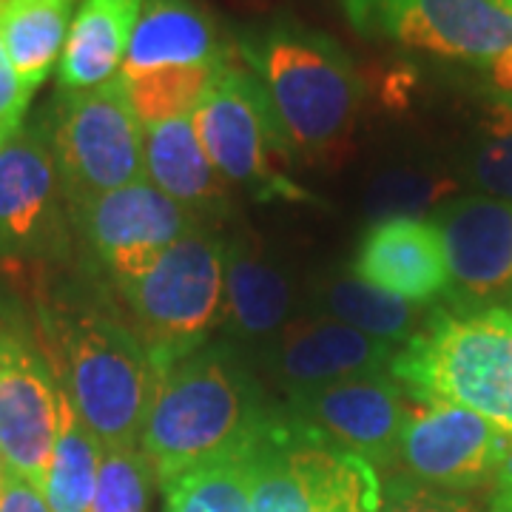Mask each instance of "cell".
Instances as JSON below:
<instances>
[{"label": "cell", "mask_w": 512, "mask_h": 512, "mask_svg": "<svg viewBox=\"0 0 512 512\" xmlns=\"http://www.w3.org/2000/svg\"><path fill=\"white\" fill-rule=\"evenodd\" d=\"M80 276L43 302V350L97 441L140 447L160 370L109 285L92 271Z\"/></svg>", "instance_id": "cell-1"}, {"label": "cell", "mask_w": 512, "mask_h": 512, "mask_svg": "<svg viewBox=\"0 0 512 512\" xmlns=\"http://www.w3.org/2000/svg\"><path fill=\"white\" fill-rule=\"evenodd\" d=\"M276 410L251 359L228 339L165 367L148 404L140 450L160 484L245 456Z\"/></svg>", "instance_id": "cell-2"}, {"label": "cell", "mask_w": 512, "mask_h": 512, "mask_svg": "<svg viewBox=\"0 0 512 512\" xmlns=\"http://www.w3.org/2000/svg\"><path fill=\"white\" fill-rule=\"evenodd\" d=\"M237 55L265 89L293 154H336L359 114L362 83L348 52L299 20H268L239 37Z\"/></svg>", "instance_id": "cell-3"}, {"label": "cell", "mask_w": 512, "mask_h": 512, "mask_svg": "<svg viewBox=\"0 0 512 512\" xmlns=\"http://www.w3.org/2000/svg\"><path fill=\"white\" fill-rule=\"evenodd\" d=\"M390 376L416 399L470 407L512 433V313L436 305L396 353Z\"/></svg>", "instance_id": "cell-4"}, {"label": "cell", "mask_w": 512, "mask_h": 512, "mask_svg": "<svg viewBox=\"0 0 512 512\" xmlns=\"http://www.w3.org/2000/svg\"><path fill=\"white\" fill-rule=\"evenodd\" d=\"M222 251L225 239L217 231L194 228L146 274L114 288L160 373L208 345L211 333L222 328Z\"/></svg>", "instance_id": "cell-5"}, {"label": "cell", "mask_w": 512, "mask_h": 512, "mask_svg": "<svg viewBox=\"0 0 512 512\" xmlns=\"http://www.w3.org/2000/svg\"><path fill=\"white\" fill-rule=\"evenodd\" d=\"M254 512H379L382 476L276 410L248 450Z\"/></svg>", "instance_id": "cell-6"}, {"label": "cell", "mask_w": 512, "mask_h": 512, "mask_svg": "<svg viewBox=\"0 0 512 512\" xmlns=\"http://www.w3.org/2000/svg\"><path fill=\"white\" fill-rule=\"evenodd\" d=\"M69 205L146 180V128L123 77L83 92H60L40 114Z\"/></svg>", "instance_id": "cell-7"}, {"label": "cell", "mask_w": 512, "mask_h": 512, "mask_svg": "<svg viewBox=\"0 0 512 512\" xmlns=\"http://www.w3.org/2000/svg\"><path fill=\"white\" fill-rule=\"evenodd\" d=\"M191 117L208 160L225 183L254 200H311L285 174L293 148L268 94L245 66L228 60Z\"/></svg>", "instance_id": "cell-8"}, {"label": "cell", "mask_w": 512, "mask_h": 512, "mask_svg": "<svg viewBox=\"0 0 512 512\" xmlns=\"http://www.w3.org/2000/svg\"><path fill=\"white\" fill-rule=\"evenodd\" d=\"M74 242L111 291L143 276L185 234L200 228L183 205L148 180L69 205Z\"/></svg>", "instance_id": "cell-9"}, {"label": "cell", "mask_w": 512, "mask_h": 512, "mask_svg": "<svg viewBox=\"0 0 512 512\" xmlns=\"http://www.w3.org/2000/svg\"><path fill=\"white\" fill-rule=\"evenodd\" d=\"M74 251L69 202L46 131L23 123L0 143V262L63 265Z\"/></svg>", "instance_id": "cell-10"}, {"label": "cell", "mask_w": 512, "mask_h": 512, "mask_svg": "<svg viewBox=\"0 0 512 512\" xmlns=\"http://www.w3.org/2000/svg\"><path fill=\"white\" fill-rule=\"evenodd\" d=\"M512 444V433L470 407L416 399L404 424L396 470L427 487L476 495L490 487Z\"/></svg>", "instance_id": "cell-11"}, {"label": "cell", "mask_w": 512, "mask_h": 512, "mask_svg": "<svg viewBox=\"0 0 512 512\" xmlns=\"http://www.w3.org/2000/svg\"><path fill=\"white\" fill-rule=\"evenodd\" d=\"M370 37L430 55L490 63L512 49V0H342Z\"/></svg>", "instance_id": "cell-12"}, {"label": "cell", "mask_w": 512, "mask_h": 512, "mask_svg": "<svg viewBox=\"0 0 512 512\" xmlns=\"http://www.w3.org/2000/svg\"><path fill=\"white\" fill-rule=\"evenodd\" d=\"M279 410L330 444L365 458L384 478L396 470L413 396L390 373H370L285 396Z\"/></svg>", "instance_id": "cell-13"}, {"label": "cell", "mask_w": 512, "mask_h": 512, "mask_svg": "<svg viewBox=\"0 0 512 512\" xmlns=\"http://www.w3.org/2000/svg\"><path fill=\"white\" fill-rule=\"evenodd\" d=\"M63 387L43 345L26 330L0 328V453L43 490L60 427Z\"/></svg>", "instance_id": "cell-14"}, {"label": "cell", "mask_w": 512, "mask_h": 512, "mask_svg": "<svg viewBox=\"0 0 512 512\" xmlns=\"http://www.w3.org/2000/svg\"><path fill=\"white\" fill-rule=\"evenodd\" d=\"M433 225L450 271V291L441 305L464 313L504 308L512 299V202H450L439 208Z\"/></svg>", "instance_id": "cell-15"}, {"label": "cell", "mask_w": 512, "mask_h": 512, "mask_svg": "<svg viewBox=\"0 0 512 512\" xmlns=\"http://www.w3.org/2000/svg\"><path fill=\"white\" fill-rule=\"evenodd\" d=\"M399 348L379 342L325 313L293 316L285 330L262 350L251 365L285 396L342 382L353 376L390 373Z\"/></svg>", "instance_id": "cell-16"}, {"label": "cell", "mask_w": 512, "mask_h": 512, "mask_svg": "<svg viewBox=\"0 0 512 512\" xmlns=\"http://www.w3.org/2000/svg\"><path fill=\"white\" fill-rule=\"evenodd\" d=\"M222 296L225 339L251 362L268 350L293 319L291 279L251 231H239L225 239Z\"/></svg>", "instance_id": "cell-17"}, {"label": "cell", "mask_w": 512, "mask_h": 512, "mask_svg": "<svg viewBox=\"0 0 512 512\" xmlns=\"http://www.w3.org/2000/svg\"><path fill=\"white\" fill-rule=\"evenodd\" d=\"M350 274L416 305L444 302L450 291L444 242L433 220L373 222L356 245Z\"/></svg>", "instance_id": "cell-18"}, {"label": "cell", "mask_w": 512, "mask_h": 512, "mask_svg": "<svg viewBox=\"0 0 512 512\" xmlns=\"http://www.w3.org/2000/svg\"><path fill=\"white\" fill-rule=\"evenodd\" d=\"M146 180L183 205L200 228L220 231L231 217V185L208 160L191 114L146 128Z\"/></svg>", "instance_id": "cell-19"}, {"label": "cell", "mask_w": 512, "mask_h": 512, "mask_svg": "<svg viewBox=\"0 0 512 512\" xmlns=\"http://www.w3.org/2000/svg\"><path fill=\"white\" fill-rule=\"evenodd\" d=\"M234 52L197 0H146L120 77L174 66H217Z\"/></svg>", "instance_id": "cell-20"}, {"label": "cell", "mask_w": 512, "mask_h": 512, "mask_svg": "<svg viewBox=\"0 0 512 512\" xmlns=\"http://www.w3.org/2000/svg\"><path fill=\"white\" fill-rule=\"evenodd\" d=\"M146 0H83L57 63V89L83 92L117 77Z\"/></svg>", "instance_id": "cell-21"}, {"label": "cell", "mask_w": 512, "mask_h": 512, "mask_svg": "<svg viewBox=\"0 0 512 512\" xmlns=\"http://www.w3.org/2000/svg\"><path fill=\"white\" fill-rule=\"evenodd\" d=\"M311 311L325 313L402 350L424 328L433 308L407 302L353 274H328L313 288Z\"/></svg>", "instance_id": "cell-22"}, {"label": "cell", "mask_w": 512, "mask_h": 512, "mask_svg": "<svg viewBox=\"0 0 512 512\" xmlns=\"http://www.w3.org/2000/svg\"><path fill=\"white\" fill-rule=\"evenodd\" d=\"M74 0H0V37L29 92L60 63Z\"/></svg>", "instance_id": "cell-23"}, {"label": "cell", "mask_w": 512, "mask_h": 512, "mask_svg": "<svg viewBox=\"0 0 512 512\" xmlns=\"http://www.w3.org/2000/svg\"><path fill=\"white\" fill-rule=\"evenodd\" d=\"M100 456L103 444L74 413L69 396L63 393L55 450L43 484V495L52 512H92Z\"/></svg>", "instance_id": "cell-24"}, {"label": "cell", "mask_w": 512, "mask_h": 512, "mask_svg": "<svg viewBox=\"0 0 512 512\" xmlns=\"http://www.w3.org/2000/svg\"><path fill=\"white\" fill-rule=\"evenodd\" d=\"M225 63H217V66H174V69H157V72L123 77L131 109L140 117L143 128L174 120V117H188L197 111L202 97L208 94L211 83L217 80V74Z\"/></svg>", "instance_id": "cell-25"}, {"label": "cell", "mask_w": 512, "mask_h": 512, "mask_svg": "<svg viewBox=\"0 0 512 512\" xmlns=\"http://www.w3.org/2000/svg\"><path fill=\"white\" fill-rule=\"evenodd\" d=\"M165 512H254L248 453L205 464L165 484Z\"/></svg>", "instance_id": "cell-26"}, {"label": "cell", "mask_w": 512, "mask_h": 512, "mask_svg": "<svg viewBox=\"0 0 512 512\" xmlns=\"http://www.w3.org/2000/svg\"><path fill=\"white\" fill-rule=\"evenodd\" d=\"M456 188V180L436 174V171L387 168L367 188L365 211L373 222L393 220V217L419 220L421 211L453 197Z\"/></svg>", "instance_id": "cell-27"}, {"label": "cell", "mask_w": 512, "mask_h": 512, "mask_svg": "<svg viewBox=\"0 0 512 512\" xmlns=\"http://www.w3.org/2000/svg\"><path fill=\"white\" fill-rule=\"evenodd\" d=\"M157 481L140 447H103L92 512H146Z\"/></svg>", "instance_id": "cell-28"}, {"label": "cell", "mask_w": 512, "mask_h": 512, "mask_svg": "<svg viewBox=\"0 0 512 512\" xmlns=\"http://www.w3.org/2000/svg\"><path fill=\"white\" fill-rule=\"evenodd\" d=\"M470 177L487 194L512 200V106L507 100H495L478 117Z\"/></svg>", "instance_id": "cell-29"}, {"label": "cell", "mask_w": 512, "mask_h": 512, "mask_svg": "<svg viewBox=\"0 0 512 512\" xmlns=\"http://www.w3.org/2000/svg\"><path fill=\"white\" fill-rule=\"evenodd\" d=\"M379 512H481V507L476 495L450 493L427 487L404 473H387L382 478Z\"/></svg>", "instance_id": "cell-30"}, {"label": "cell", "mask_w": 512, "mask_h": 512, "mask_svg": "<svg viewBox=\"0 0 512 512\" xmlns=\"http://www.w3.org/2000/svg\"><path fill=\"white\" fill-rule=\"evenodd\" d=\"M32 94L35 92H29L20 74L15 72V63L0 37V143H6L15 131L23 128Z\"/></svg>", "instance_id": "cell-31"}, {"label": "cell", "mask_w": 512, "mask_h": 512, "mask_svg": "<svg viewBox=\"0 0 512 512\" xmlns=\"http://www.w3.org/2000/svg\"><path fill=\"white\" fill-rule=\"evenodd\" d=\"M0 512H52V507L35 481L6 467L0 481Z\"/></svg>", "instance_id": "cell-32"}, {"label": "cell", "mask_w": 512, "mask_h": 512, "mask_svg": "<svg viewBox=\"0 0 512 512\" xmlns=\"http://www.w3.org/2000/svg\"><path fill=\"white\" fill-rule=\"evenodd\" d=\"M490 504H512V444L504 461H501V467H498V473H495Z\"/></svg>", "instance_id": "cell-33"}, {"label": "cell", "mask_w": 512, "mask_h": 512, "mask_svg": "<svg viewBox=\"0 0 512 512\" xmlns=\"http://www.w3.org/2000/svg\"><path fill=\"white\" fill-rule=\"evenodd\" d=\"M490 77L504 94H512V49L490 60Z\"/></svg>", "instance_id": "cell-34"}, {"label": "cell", "mask_w": 512, "mask_h": 512, "mask_svg": "<svg viewBox=\"0 0 512 512\" xmlns=\"http://www.w3.org/2000/svg\"><path fill=\"white\" fill-rule=\"evenodd\" d=\"M487 512H512V504H490Z\"/></svg>", "instance_id": "cell-35"}, {"label": "cell", "mask_w": 512, "mask_h": 512, "mask_svg": "<svg viewBox=\"0 0 512 512\" xmlns=\"http://www.w3.org/2000/svg\"><path fill=\"white\" fill-rule=\"evenodd\" d=\"M3 473H6V461H3V453H0V481H3Z\"/></svg>", "instance_id": "cell-36"}, {"label": "cell", "mask_w": 512, "mask_h": 512, "mask_svg": "<svg viewBox=\"0 0 512 512\" xmlns=\"http://www.w3.org/2000/svg\"><path fill=\"white\" fill-rule=\"evenodd\" d=\"M501 100H507V103L512 106V94H501Z\"/></svg>", "instance_id": "cell-37"}, {"label": "cell", "mask_w": 512, "mask_h": 512, "mask_svg": "<svg viewBox=\"0 0 512 512\" xmlns=\"http://www.w3.org/2000/svg\"><path fill=\"white\" fill-rule=\"evenodd\" d=\"M504 311H510V313H512V299H510V302H507V305H504Z\"/></svg>", "instance_id": "cell-38"}]
</instances>
